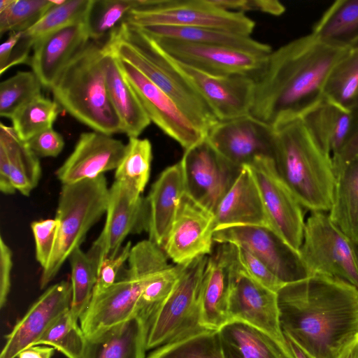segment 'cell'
<instances>
[{
  "label": "cell",
  "mask_w": 358,
  "mask_h": 358,
  "mask_svg": "<svg viewBox=\"0 0 358 358\" xmlns=\"http://www.w3.org/2000/svg\"><path fill=\"white\" fill-rule=\"evenodd\" d=\"M358 94V49L348 53L331 73L324 88V97L352 108Z\"/></svg>",
  "instance_id": "obj_42"
},
{
  "label": "cell",
  "mask_w": 358,
  "mask_h": 358,
  "mask_svg": "<svg viewBox=\"0 0 358 358\" xmlns=\"http://www.w3.org/2000/svg\"><path fill=\"white\" fill-rule=\"evenodd\" d=\"M215 230L214 213L185 193L162 250L176 264H186L212 253Z\"/></svg>",
  "instance_id": "obj_19"
},
{
  "label": "cell",
  "mask_w": 358,
  "mask_h": 358,
  "mask_svg": "<svg viewBox=\"0 0 358 358\" xmlns=\"http://www.w3.org/2000/svg\"><path fill=\"white\" fill-rule=\"evenodd\" d=\"M0 150L8 159L10 181L13 189L29 196L36 187L41 176L38 157L22 140L13 127L0 124Z\"/></svg>",
  "instance_id": "obj_34"
},
{
  "label": "cell",
  "mask_w": 358,
  "mask_h": 358,
  "mask_svg": "<svg viewBox=\"0 0 358 358\" xmlns=\"http://www.w3.org/2000/svg\"><path fill=\"white\" fill-rule=\"evenodd\" d=\"M103 62L109 98L121 122L123 133L129 138H137L151 121L125 79L116 58L103 51Z\"/></svg>",
  "instance_id": "obj_28"
},
{
  "label": "cell",
  "mask_w": 358,
  "mask_h": 358,
  "mask_svg": "<svg viewBox=\"0 0 358 358\" xmlns=\"http://www.w3.org/2000/svg\"><path fill=\"white\" fill-rule=\"evenodd\" d=\"M103 50L134 66L171 97L190 121L206 134L219 121L171 58L139 27L124 22L106 39Z\"/></svg>",
  "instance_id": "obj_4"
},
{
  "label": "cell",
  "mask_w": 358,
  "mask_h": 358,
  "mask_svg": "<svg viewBox=\"0 0 358 358\" xmlns=\"http://www.w3.org/2000/svg\"><path fill=\"white\" fill-rule=\"evenodd\" d=\"M299 254L311 275H323L358 289V244L329 217L310 212L305 221Z\"/></svg>",
  "instance_id": "obj_8"
},
{
  "label": "cell",
  "mask_w": 358,
  "mask_h": 358,
  "mask_svg": "<svg viewBox=\"0 0 358 358\" xmlns=\"http://www.w3.org/2000/svg\"><path fill=\"white\" fill-rule=\"evenodd\" d=\"M357 29L358 0H338L315 23L312 33L323 40L341 41V38Z\"/></svg>",
  "instance_id": "obj_40"
},
{
  "label": "cell",
  "mask_w": 358,
  "mask_h": 358,
  "mask_svg": "<svg viewBox=\"0 0 358 358\" xmlns=\"http://www.w3.org/2000/svg\"><path fill=\"white\" fill-rule=\"evenodd\" d=\"M147 358H227L218 330L204 329L155 348Z\"/></svg>",
  "instance_id": "obj_35"
},
{
  "label": "cell",
  "mask_w": 358,
  "mask_h": 358,
  "mask_svg": "<svg viewBox=\"0 0 358 358\" xmlns=\"http://www.w3.org/2000/svg\"><path fill=\"white\" fill-rule=\"evenodd\" d=\"M126 145L112 136L95 131L82 133L71 155L55 172L62 185L93 179L115 170Z\"/></svg>",
  "instance_id": "obj_23"
},
{
  "label": "cell",
  "mask_w": 358,
  "mask_h": 358,
  "mask_svg": "<svg viewBox=\"0 0 358 358\" xmlns=\"http://www.w3.org/2000/svg\"><path fill=\"white\" fill-rule=\"evenodd\" d=\"M69 310L59 316L34 345H49L67 358H80L86 338L78 321L73 319Z\"/></svg>",
  "instance_id": "obj_44"
},
{
  "label": "cell",
  "mask_w": 358,
  "mask_h": 358,
  "mask_svg": "<svg viewBox=\"0 0 358 358\" xmlns=\"http://www.w3.org/2000/svg\"><path fill=\"white\" fill-rule=\"evenodd\" d=\"M43 85L33 71H18L0 83V115L11 119L23 106L41 95Z\"/></svg>",
  "instance_id": "obj_43"
},
{
  "label": "cell",
  "mask_w": 358,
  "mask_h": 358,
  "mask_svg": "<svg viewBox=\"0 0 358 358\" xmlns=\"http://www.w3.org/2000/svg\"><path fill=\"white\" fill-rule=\"evenodd\" d=\"M150 121L185 150L199 143L206 134L197 128L163 90L129 62L116 58Z\"/></svg>",
  "instance_id": "obj_16"
},
{
  "label": "cell",
  "mask_w": 358,
  "mask_h": 358,
  "mask_svg": "<svg viewBox=\"0 0 358 358\" xmlns=\"http://www.w3.org/2000/svg\"><path fill=\"white\" fill-rule=\"evenodd\" d=\"M332 159L343 149L350 137L355 116L352 108L325 97L303 115Z\"/></svg>",
  "instance_id": "obj_30"
},
{
  "label": "cell",
  "mask_w": 358,
  "mask_h": 358,
  "mask_svg": "<svg viewBox=\"0 0 358 358\" xmlns=\"http://www.w3.org/2000/svg\"><path fill=\"white\" fill-rule=\"evenodd\" d=\"M330 219L358 244V155L335 172Z\"/></svg>",
  "instance_id": "obj_33"
},
{
  "label": "cell",
  "mask_w": 358,
  "mask_h": 358,
  "mask_svg": "<svg viewBox=\"0 0 358 358\" xmlns=\"http://www.w3.org/2000/svg\"><path fill=\"white\" fill-rule=\"evenodd\" d=\"M90 41L85 23L65 27L38 40L29 64L43 87L50 90L65 67Z\"/></svg>",
  "instance_id": "obj_24"
},
{
  "label": "cell",
  "mask_w": 358,
  "mask_h": 358,
  "mask_svg": "<svg viewBox=\"0 0 358 358\" xmlns=\"http://www.w3.org/2000/svg\"><path fill=\"white\" fill-rule=\"evenodd\" d=\"M103 58V44L90 41L50 90L54 101L78 121L112 136L123 133V129L109 98Z\"/></svg>",
  "instance_id": "obj_5"
},
{
  "label": "cell",
  "mask_w": 358,
  "mask_h": 358,
  "mask_svg": "<svg viewBox=\"0 0 358 358\" xmlns=\"http://www.w3.org/2000/svg\"><path fill=\"white\" fill-rule=\"evenodd\" d=\"M180 160L184 169L186 194L214 213L242 168L225 160L206 137L185 150Z\"/></svg>",
  "instance_id": "obj_14"
},
{
  "label": "cell",
  "mask_w": 358,
  "mask_h": 358,
  "mask_svg": "<svg viewBox=\"0 0 358 358\" xmlns=\"http://www.w3.org/2000/svg\"><path fill=\"white\" fill-rule=\"evenodd\" d=\"M236 269V245L219 244L206 262L201 295V324L219 330L229 320V301Z\"/></svg>",
  "instance_id": "obj_22"
},
{
  "label": "cell",
  "mask_w": 358,
  "mask_h": 358,
  "mask_svg": "<svg viewBox=\"0 0 358 358\" xmlns=\"http://www.w3.org/2000/svg\"><path fill=\"white\" fill-rule=\"evenodd\" d=\"M68 260L71 266L72 290L69 310L73 319L78 321L92 298L97 280L98 268L80 248H76Z\"/></svg>",
  "instance_id": "obj_37"
},
{
  "label": "cell",
  "mask_w": 358,
  "mask_h": 358,
  "mask_svg": "<svg viewBox=\"0 0 358 358\" xmlns=\"http://www.w3.org/2000/svg\"><path fill=\"white\" fill-rule=\"evenodd\" d=\"M346 42L351 48L358 49V34L354 35L349 41Z\"/></svg>",
  "instance_id": "obj_58"
},
{
  "label": "cell",
  "mask_w": 358,
  "mask_h": 358,
  "mask_svg": "<svg viewBox=\"0 0 358 358\" xmlns=\"http://www.w3.org/2000/svg\"><path fill=\"white\" fill-rule=\"evenodd\" d=\"M131 248V242L129 241L115 257L107 258L102 262L98 270L93 295L104 292L115 282L124 263L128 261Z\"/></svg>",
  "instance_id": "obj_48"
},
{
  "label": "cell",
  "mask_w": 358,
  "mask_h": 358,
  "mask_svg": "<svg viewBox=\"0 0 358 358\" xmlns=\"http://www.w3.org/2000/svg\"><path fill=\"white\" fill-rule=\"evenodd\" d=\"M285 336L314 358H338L358 336V289L311 275L277 293Z\"/></svg>",
  "instance_id": "obj_2"
},
{
  "label": "cell",
  "mask_w": 358,
  "mask_h": 358,
  "mask_svg": "<svg viewBox=\"0 0 358 358\" xmlns=\"http://www.w3.org/2000/svg\"><path fill=\"white\" fill-rule=\"evenodd\" d=\"M236 261L238 270L275 293L286 285L259 258L238 245H236Z\"/></svg>",
  "instance_id": "obj_46"
},
{
  "label": "cell",
  "mask_w": 358,
  "mask_h": 358,
  "mask_svg": "<svg viewBox=\"0 0 358 358\" xmlns=\"http://www.w3.org/2000/svg\"><path fill=\"white\" fill-rule=\"evenodd\" d=\"M106 214L103 228L87 252L98 270L106 259L117 254L127 236L147 231L148 226L146 199L122 182L115 180L109 187Z\"/></svg>",
  "instance_id": "obj_11"
},
{
  "label": "cell",
  "mask_w": 358,
  "mask_h": 358,
  "mask_svg": "<svg viewBox=\"0 0 358 358\" xmlns=\"http://www.w3.org/2000/svg\"><path fill=\"white\" fill-rule=\"evenodd\" d=\"M214 217L215 230L236 226L271 229L258 186L248 166L242 168L215 208Z\"/></svg>",
  "instance_id": "obj_26"
},
{
  "label": "cell",
  "mask_w": 358,
  "mask_h": 358,
  "mask_svg": "<svg viewBox=\"0 0 358 358\" xmlns=\"http://www.w3.org/2000/svg\"><path fill=\"white\" fill-rule=\"evenodd\" d=\"M171 59L207 103L219 121L250 114L255 87L252 76H211Z\"/></svg>",
  "instance_id": "obj_20"
},
{
  "label": "cell",
  "mask_w": 358,
  "mask_h": 358,
  "mask_svg": "<svg viewBox=\"0 0 358 358\" xmlns=\"http://www.w3.org/2000/svg\"><path fill=\"white\" fill-rule=\"evenodd\" d=\"M26 142L38 157H55L64 147L63 137L52 128L34 135Z\"/></svg>",
  "instance_id": "obj_50"
},
{
  "label": "cell",
  "mask_w": 358,
  "mask_h": 358,
  "mask_svg": "<svg viewBox=\"0 0 358 358\" xmlns=\"http://www.w3.org/2000/svg\"><path fill=\"white\" fill-rule=\"evenodd\" d=\"M272 158L305 210L329 213L336 180L332 156L303 115L274 128Z\"/></svg>",
  "instance_id": "obj_3"
},
{
  "label": "cell",
  "mask_w": 358,
  "mask_h": 358,
  "mask_svg": "<svg viewBox=\"0 0 358 358\" xmlns=\"http://www.w3.org/2000/svg\"><path fill=\"white\" fill-rule=\"evenodd\" d=\"M152 159V145L148 139L129 138L121 162L115 170V180L142 194L149 180Z\"/></svg>",
  "instance_id": "obj_36"
},
{
  "label": "cell",
  "mask_w": 358,
  "mask_h": 358,
  "mask_svg": "<svg viewBox=\"0 0 358 358\" xmlns=\"http://www.w3.org/2000/svg\"><path fill=\"white\" fill-rule=\"evenodd\" d=\"M338 358H358V336Z\"/></svg>",
  "instance_id": "obj_56"
},
{
  "label": "cell",
  "mask_w": 358,
  "mask_h": 358,
  "mask_svg": "<svg viewBox=\"0 0 358 358\" xmlns=\"http://www.w3.org/2000/svg\"><path fill=\"white\" fill-rule=\"evenodd\" d=\"M151 37L173 60L215 76L249 75L254 77L262 68L268 55H257L226 46Z\"/></svg>",
  "instance_id": "obj_15"
},
{
  "label": "cell",
  "mask_w": 358,
  "mask_h": 358,
  "mask_svg": "<svg viewBox=\"0 0 358 358\" xmlns=\"http://www.w3.org/2000/svg\"><path fill=\"white\" fill-rule=\"evenodd\" d=\"M59 227L56 219H46L34 221L31 229L34 237L36 259L42 268L49 262L55 245Z\"/></svg>",
  "instance_id": "obj_47"
},
{
  "label": "cell",
  "mask_w": 358,
  "mask_h": 358,
  "mask_svg": "<svg viewBox=\"0 0 358 358\" xmlns=\"http://www.w3.org/2000/svg\"><path fill=\"white\" fill-rule=\"evenodd\" d=\"M61 107L48 98L39 95L20 108L11 117L18 136L27 141L34 135L52 128Z\"/></svg>",
  "instance_id": "obj_39"
},
{
  "label": "cell",
  "mask_w": 358,
  "mask_h": 358,
  "mask_svg": "<svg viewBox=\"0 0 358 358\" xmlns=\"http://www.w3.org/2000/svg\"><path fill=\"white\" fill-rule=\"evenodd\" d=\"M185 193L184 169L180 160L160 173L145 198L148 210V239L162 248Z\"/></svg>",
  "instance_id": "obj_25"
},
{
  "label": "cell",
  "mask_w": 358,
  "mask_h": 358,
  "mask_svg": "<svg viewBox=\"0 0 358 358\" xmlns=\"http://www.w3.org/2000/svg\"><path fill=\"white\" fill-rule=\"evenodd\" d=\"M287 343L291 349L295 358H314L304 352L301 348L299 347L290 338L285 336Z\"/></svg>",
  "instance_id": "obj_57"
},
{
  "label": "cell",
  "mask_w": 358,
  "mask_h": 358,
  "mask_svg": "<svg viewBox=\"0 0 358 358\" xmlns=\"http://www.w3.org/2000/svg\"><path fill=\"white\" fill-rule=\"evenodd\" d=\"M0 190L6 195L13 194V189L10 181V165L6 153L0 150Z\"/></svg>",
  "instance_id": "obj_54"
},
{
  "label": "cell",
  "mask_w": 358,
  "mask_h": 358,
  "mask_svg": "<svg viewBox=\"0 0 358 358\" xmlns=\"http://www.w3.org/2000/svg\"><path fill=\"white\" fill-rule=\"evenodd\" d=\"M71 296L69 281L63 280L46 289L5 336L0 358H16L24 349L34 345L52 324L70 309Z\"/></svg>",
  "instance_id": "obj_21"
},
{
  "label": "cell",
  "mask_w": 358,
  "mask_h": 358,
  "mask_svg": "<svg viewBox=\"0 0 358 358\" xmlns=\"http://www.w3.org/2000/svg\"><path fill=\"white\" fill-rule=\"evenodd\" d=\"M149 329L138 317L87 339L80 358H145Z\"/></svg>",
  "instance_id": "obj_27"
},
{
  "label": "cell",
  "mask_w": 358,
  "mask_h": 358,
  "mask_svg": "<svg viewBox=\"0 0 358 358\" xmlns=\"http://www.w3.org/2000/svg\"><path fill=\"white\" fill-rule=\"evenodd\" d=\"M231 320L246 322L269 335L286 358H295L282 331L278 295L238 270L237 265L229 301Z\"/></svg>",
  "instance_id": "obj_18"
},
{
  "label": "cell",
  "mask_w": 358,
  "mask_h": 358,
  "mask_svg": "<svg viewBox=\"0 0 358 358\" xmlns=\"http://www.w3.org/2000/svg\"><path fill=\"white\" fill-rule=\"evenodd\" d=\"M218 331L227 358H286L269 335L243 321L231 320Z\"/></svg>",
  "instance_id": "obj_32"
},
{
  "label": "cell",
  "mask_w": 358,
  "mask_h": 358,
  "mask_svg": "<svg viewBox=\"0 0 358 358\" xmlns=\"http://www.w3.org/2000/svg\"><path fill=\"white\" fill-rule=\"evenodd\" d=\"M350 50L346 41L311 32L272 50L253 77L250 114L273 129L302 116L324 99L331 73Z\"/></svg>",
  "instance_id": "obj_1"
},
{
  "label": "cell",
  "mask_w": 358,
  "mask_h": 358,
  "mask_svg": "<svg viewBox=\"0 0 358 358\" xmlns=\"http://www.w3.org/2000/svg\"><path fill=\"white\" fill-rule=\"evenodd\" d=\"M55 348L46 345H31L17 356L18 358H52L55 353Z\"/></svg>",
  "instance_id": "obj_55"
},
{
  "label": "cell",
  "mask_w": 358,
  "mask_h": 358,
  "mask_svg": "<svg viewBox=\"0 0 358 358\" xmlns=\"http://www.w3.org/2000/svg\"><path fill=\"white\" fill-rule=\"evenodd\" d=\"M108 196L104 175L62 185L55 217L59 227L51 257L42 270L41 289L55 278L75 249L80 248L90 229L106 213Z\"/></svg>",
  "instance_id": "obj_7"
},
{
  "label": "cell",
  "mask_w": 358,
  "mask_h": 358,
  "mask_svg": "<svg viewBox=\"0 0 358 358\" xmlns=\"http://www.w3.org/2000/svg\"><path fill=\"white\" fill-rule=\"evenodd\" d=\"M138 3V0H93L85 22L90 40L107 39Z\"/></svg>",
  "instance_id": "obj_38"
},
{
  "label": "cell",
  "mask_w": 358,
  "mask_h": 358,
  "mask_svg": "<svg viewBox=\"0 0 358 358\" xmlns=\"http://www.w3.org/2000/svg\"><path fill=\"white\" fill-rule=\"evenodd\" d=\"M352 109L355 116L352 131L343 149L332 159L335 172L358 155V94L352 106Z\"/></svg>",
  "instance_id": "obj_52"
},
{
  "label": "cell",
  "mask_w": 358,
  "mask_h": 358,
  "mask_svg": "<svg viewBox=\"0 0 358 358\" xmlns=\"http://www.w3.org/2000/svg\"><path fill=\"white\" fill-rule=\"evenodd\" d=\"M52 5L51 0H11L9 5L0 11V35L28 30Z\"/></svg>",
  "instance_id": "obj_45"
},
{
  "label": "cell",
  "mask_w": 358,
  "mask_h": 358,
  "mask_svg": "<svg viewBox=\"0 0 358 358\" xmlns=\"http://www.w3.org/2000/svg\"><path fill=\"white\" fill-rule=\"evenodd\" d=\"M128 267L122 268L115 282L104 292L92 295L79 318L87 339L136 317L143 289L170 264L162 248L149 239L132 246Z\"/></svg>",
  "instance_id": "obj_6"
},
{
  "label": "cell",
  "mask_w": 358,
  "mask_h": 358,
  "mask_svg": "<svg viewBox=\"0 0 358 358\" xmlns=\"http://www.w3.org/2000/svg\"><path fill=\"white\" fill-rule=\"evenodd\" d=\"M13 254L10 248L0 237V308L6 305L11 287Z\"/></svg>",
  "instance_id": "obj_51"
},
{
  "label": "cell",
  "mask_w": 358,
  "mask_h": 358,
  "mask_svg": "<svg viewBox=\"0 0 358 358\" xmlns=\"http://www.w3.org/2000/svg\"><path fill=\"white\" fill-rule=\"evenodd\" d=\"M52 6L22 36L11 59L17 64L29 62V52L35 43L44 36L65 27L85 23L93 0L52 1Z\"/></svg>",
  "instance_id": "obj_29"
},
{
  "label": "cell",
  "mask_w": 358,
  "mask_h": 358,
  "mask_svg": "<svg viewBox=\"0 0 358 358\" xmlns=\"http://www.w3.org/2000/svg\"><path fill=\"white\" fill-rule=\"evenodd\" d=\"M217 6L232 12L258 11L278 16L285 11L284 5L275 0H212Z\"/></svg>",
  "instance_id": "obj_49"
},
{
  "label": "cell",
  "mask_w": 358,
  "mask_h": 358,
  "mask_svg": "<svg viewBox=\"0 0 358 358\" xmlns=\"http://www.w3.org/2000/svg\"><path fill=\"white\" fill-rule=\"evenodd\" d=\"M248 166L258 186L271 229L299 252L304 208L280 176L271 157H258Z\"/></svg>",
  "instance_id": "obj_12"
},
{
  "label": "cell",
  "mask_w": 358,
  "mask_h": 358,
  "mask_svg": "<svg viewBox=\"0 0 358 358\" xmlns=\"http://www.w3.org/2000/svg\"><path fill=\"white\" fill-rule=\"evenodd\" d=\"M273 136L274 129L251 114L218 121L206 134L220 156L241 169L258 157H272Z\"/></svg>",
  "instance_id": "obj_17"
},
{
  "label": "cell",
  "mask_w": 358,
  "mask_h": 358,
  "mask_svg": "<svg viewBox=\"0 0 358 358\" xmlns=\"http://www.w3.org/2000/svg\"><path fill=\"white\" fill-rule=\"evenodd\" d=\"M138 27L152 37L230 47L260 55H268L272 52L270 45L256 41L250 36L237 34L217 29L164 25Z\"/></svg>",
  "instance_id": "obj_31"
},
{
  "label": "cell",
  "mask_w": 358,
  "mask_h": 358,
  "mask_svg": "<svg viewBox=\"0 0 358 358\" xmlns=\"http://www.w3.org/2000/svg\"><path fill=\"white\" fill-rule=\"evenodd\" d=\"M22 32H10L8 38L0 46V74L7 66L14 49L21 38Z\"/></svg>",
  "instance_id": "obj_53"
},
{
  "label": "cell",
  "mask_w": 358,
  "mask_h": 358,
  "mask_svg": "<svg viewBox=\"0 0 358 358\" xmlns=\"http://www.w3.org/2000/svg\"><path fill=\"white\" fill-rule=\"evenodd\" d=\"M124 22L137 27L213 28L245 36L255 27L245 14L222 9L212 0H138Z\"/></svg>",
  "instance_id": "obj_10"
},
{
  "label": "cell",
  "mask_w": 358,
  "mask_h": 358,
  "mask_svg": "<svg viewBox=\"0 0 358 358\" xmlns=\"http://www.w3.org/2000/svg\"><path fill=\"white\" fill-rule=\"evenodd\" d=\"M213 241L231 243L252 253L285 284L310 276L299 251L271 229L262 226H236L215 230Z\"/></svg>",
  "instance_id": "obj_13"
},
{
  "label": "cell",
  "mask_w": 358,
  "mask_h": 358,
  "mask_svg": "<svg viewBox=\"0 0 358 358\" xmlns=\"http://www.w3.org/2000/svg\"><path fill=\"white\" fill-rule=\"evenodd\" d=\"M186 264H170L143 289L139 299L136 317L145 324L149 330L157 313L170 294Z\"/></svg>",
  "instance_id": "obj_41"
},
{
  "label": "cell",
  "mask_w": 358,
  "mask_h": 358,
  "mask_svg": "<svg viewBox=\"0 0 358 358\" xmlns=\"http://www.w3.org/2000/svg\"><path fill=\"white\" fill-rule=\"evenodd\" d=\"M208 257H199L185 265L152 323L147 350L206 329L201 324V295Z\"/></svg>",
  "instance_id": "obj_9"
}]
</instances>
